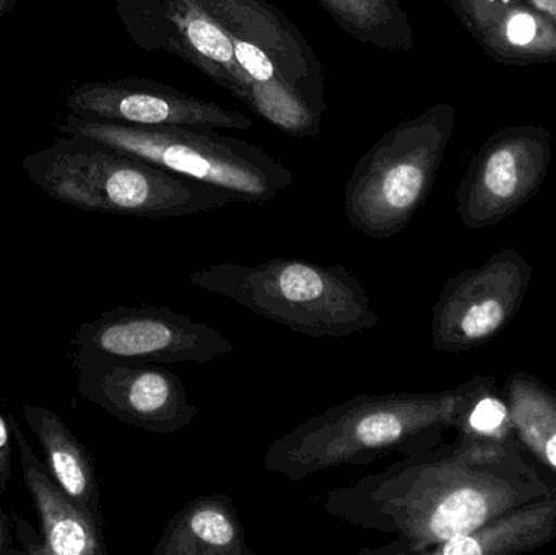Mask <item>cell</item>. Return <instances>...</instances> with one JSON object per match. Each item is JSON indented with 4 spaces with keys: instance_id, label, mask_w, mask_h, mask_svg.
<instances>
[{
    "instance_id": "5",
    "label": "cell",
    "mask_w": 556,
    "mask_h": 555,
    "mask_svg": "<svg viewBox=\"0 0 556 555\" xmlns=\"http://www.w3.org/2000/svg\"><path fill=\"white\" fill-rule=\"evenodd\" d=\"M59 129L217 186L247 204H269L293 182L291 169L266 150L212 127L132 126L68 114Z\"/></svg>"
},
{
    "instance_id": "27",
    "label": "cell",
    "mask_w": 556,
    "mask_h": 555,
    "mask_svg": "<svg viewBox=\"0 0 556 555\" xmlns=\"http://www.w3.org/2000/svg\"><path fill=\"white\" fill-rule=\"evenodd\" d=\"M521 2H528L529 3V0H521Z\"/></svg>"
},
{
    "instance_id": "4",
    "label": "cell",
    "mask_w": 556,
    "mask_h": 555,
    "mask_svg": "<svg viewBox=\"0 0 556 555\" xmlns=\"http://www.w3.org/2000/svg\"><path fill=\"white\" fill-rule=\"evenodd\" d=\"M189 283L307 338H346L379 323L362 280L342 264L296 257L212 264L192 273Z\"/></svg>"
},
{
    "instance_id": "21",
    "label": "cell",
    "mask_w": 556,
    "mask_h": 555,
    "mask_svg": "<svg viewBox=\"0 0 556 555\" xmlns=\"http://www.w3.org/2000/svg\"><path fill=\"white\" fill-rule=\"evenodd\" d=\"M463 384L464 400L454 427L456 440L480 445L519 443L508 401L500 393L495 378L476 375Z\"/></svg>"
},
{
    "instance_id": "14",
    "label": "cell",
    "mask_w": 556,
    "mask_h": 555,
    "mask_svg": "<svg viewBox=\"0 0 556 555\" xmlns=\"http://www.w3.org/2000/svg\"><path fill=\"white\" fill-rule=\"evenodd\" d=\"M9 424L18 446L23 481L41 520V543L31 554L106 555L103 527L59 488L46 466L36 458L12 416H9Z\"/></svg>"
},
{
    "instance_id": "10",
    "label": "cell",
    "mask_w": 556,
    "mask_h": 555,
    "mask_svg": "<svg viewBox=\"0 0 556 555\" xmlns=\"http://www.w3.org/2000/svg\"><path fill=\"white\" fill-rule=\"evenodd\" d=\"M551 136L535 126L498 130L470 163L459 189L457 214L470 230L505 220L534 198L547 176Z\"/></svg>"
},
{
    "instance_id": "15",
    "label": "cell",
    "mask_w": 556,
    "mask_h": 555,
    "mask_svg": "<svg viewBox=\"0 0 556 555\" xmlns=\"http://www.w3.org/2000/svg\"><path fill=\"white\" fill-rule=\"evenodd\" d=\"M153 555H256L233 501L201 495L188 502L166 525Z\"/></svg>"
},
{
    "instance_id": "8",
    "label": "cell",
    "mask_w": 556,
    "mask_h": 555,
    "mask_svg": "<svg viewBox=\"0 0 556 555\" xmlns=\"http://www.w3.org/2000/svg\"><path fill=\"white\" fill-rule=\"evenodd\" d=\"M532 273L525 256L508 248L492 254L482 266L450 277L431 313L433 348L460 354L505 331L521 310Z\"/></svg>"
},
{
    "instance_id": "24",
    "label": "cell",
    "mask_w": 556,
    "mask_h": 555,
    "mask_svg": "<svg viewBox=\"0 0 556 555\" xmlns=\"http://www.w3.org/2000/svg\"><path fill=\"white\" fill-rule=\"evenodd\" d=\"M16 553L12 544V537L9 533V525H7L5 515L0 508V555Z\"/></svg>"
},
{
    "instance_id": "25",
    "label": "cell",
    "mask_w": 556,
    "mask_h": 555,
    "mask_svg": "<svg viewBox=\"0 0 556 555\" xmlns=\"http://www.w3.org/2000/svg\"><path fill=\"white\" fill-rule=\"evenodd\" d=\"M529 3L556 22V0H529Z\"/></svg>"
},
{
    "instance_id": "2",
    "label": "cell",
    "mask_w": 556,
    "mask_h": 555,
    "mask_svg": "<svg viewBox=\"0 0 556 555\" xmlns=\"http://www.w3.org/2000/svg\"><path fill=\"white\" fill-rule=\"evenodd\" d=\"M464 384L441 393L358 394L301 422L264 453V469L298 482L340 466L437 449L456 427Z\"/></svg>"
},
{
    "instance_id": "11",
    "label": "cell",
    "mask_w": 556,
    "mask_h": 555,
    "mask_svg": "<svg viewBox=\"0 0 556 555\" xmlns=\"http://www.w3.org/2000/svg\"><path fill=\"white\" fill-rule=\"evenodd\" d=\"M75 368L78 393L127 426L173 436L199 416L181 378L160 364L75 354Z\"/></svg>"
},
{
    "instance_id": "19",
    "label": "cell",
    "mask_w": 556,
    "mask_h": 555,
    "mask_svg": "<svg viewBox=\"0 0 556 555\" xmlns=\"http://www.w3.org/2000/svg\"><path fill=\"white\" fill-rule=\"evenodd\" d=\"M503 393L519 442L556 476V393L526 371L509 375Z\"/></svg>"
},
{
    "instance_id": "6",
    "label": "cell",
    "mask_w": 556,
    "mask_h": 555,
    "mask_svg": "<svg viewBox=\"0 0 556 555\" xmlns=\"http://www.w3.org/2000/svg\"><path fill=\"white\" fill-rule=\"evenodd\" d=\"M454 133V108L441 103L389 129L353 166L343 211L375 240L404 231L425 204Z\"/></svg>"
},
{
    "instance_id": "1",
    "label": "cell",
    "mask_w": 556,
    "mask_h": 555,
    "mask_svg": "<svg viewBox=\"0 0 556 555\" xmlns=\"http://www.w3.org/2000/svg\"><path fill=\"white\" fill-rule=\"evenodd\" d=\"M554 494L526 462L519 443L456 442L407 455L376 475L327 494L326 510L394 543L359 554H428L493 518Z\"/></svg>"
},
{
    "instance_id": "26",
    "label": "cell",
    "mask_w": 556,
    "mask_h": 555,
    "mask_svg": "<svg viewBox=\"0 0 556 555\" xmlns=\"http://www.w3.org/2000/svg\"><path fill=\"white\" fill-rule=\"evenodd\" d=\"M16 3L18 0H0V18H3Z\"/></svg>"
},
{
    "instance_id": "12",
    "label": "cell",
    "mask_w": 556,
    "mask_h": 555,
    "mask_svg": "<svg viewBox=\"0 0 556 555\" xmlns=\"http://www.w3.org/2000/svg\"><path fill=\"white\" fill-rule=\"evenodd\" d=\"M71 114L81 119L132 126H201L248 130L253 119L149 78L87 81L67 97Z\"/></svg>"
},
{
    "instance_id": "3",
    "label": "cell",
    "mask_w": 556,
    "mask_h": 555,
    "mask_svg": "<svg viewBox=\"0 0 556 555\" xmlns=\"http://www.w3.org/2000/svg\"><path fill=\"white\" fill-rule=\"evenodd\" d=\"M23 168L49 198L87 212L173 218L238 202L217 186L71 134L29 153Z\"/></svg>"
},
{
    "instance_id": "7",
    "label": "cell",
    "mask_w": 556,
    "mask_h": 555,
    "mask_svg": "<svg viewBox=\"0 0 556 555\" xmlns=\"http://www.w3.org/2000/svg\"><path fill=\"white\" fill-rule=\"evenodd\" d=\"M230 36L251 88L283 84L314 110H326L316 51L287 15L267 0H192Z\"/></svg>"
},
{
    "instance_id": "20",
    "label": "cell",
    "mask_w": 556,
    "mask_h": 555,
    "mask_svg": "<svg viewBox=\"0 0 556 555\" xmlns=\"http://www.w3.org/2000/svg\"><path fill=\"white\" fill-rule=\"evenodd\" d=\"M340 29L363 45L410 51L414 29L399 0H317Z\"/></svg>"
},
{
    "instance_id": "23",
    "label": "cell",
    "mask_w": 556,
    "mask_h": 555,
    "mask_svg": "<svg viewBox=\"0 0 556 555\" xmlns=\"http://www.w3.org/2000/svg\"><path fill=\"white\" fill-rule=\"evenodd\" d=\"M12 472V446H10L9 419L0 414V495L5 491Z\"/></svg>"
},
{
    "instance_id": "22",
    "label": "cell",
    "mask_w": 556,
    "mask_h": 555,
    "mask_svg": "<svg viewBox=\"0 0 556 555\" xmlns=\"http://www.w3.org/2000/svg\"><path fill=\"white\" fill-rule=\"evenodd\" d=\"M132 41L146 51H165L186 61V48L163 0H114Z\"/></svg>"
},
{
    "instance_id": "13",
    "label": "cell",
    "mask_w": 556,
    "mask_h": 555,
    "mask_svg": "<svg viewBox=\"0 0 556 555\" xmlns=\"http://www.w3.org/2000/svg\"><path fill=\"white\" fill-rule=\"evenodd\" d=\"M502 62L556 61V22L521 0H444Z\"/></svg>"
},
{
    "instance_id": "16",
    "label": "cell",
    "mask_w": 556,
    "mask_h": 555,
    "mask_svg": "<svg viewBox=\"0 0 556 555\" xmlns=\"http://www.w3.org/2000/svg\"><path fill=\"white\" fill-rule=\"evenodd\" d=\"M23 417L41 445L49 475L75 504L85 508L103 527L101 495L93 458L84 443L71 432L67 424L54 411L25 404Z\"/></svg>"
},
{
    "instance_id": "9",
    "label": "cell",
    "mask_w": 556,
    "mask_h": 555,
    "mask_svg": "<svg viewBox=\"0 0 556 555\" xmlns=\"http://www.w3.org/2000/svg\"><path fill=\"white\" fill-rule=\"evenodd\" d=\"M75 354L146 364H211L235 345L169 306H116L75 332Z\"/></svg>"
},
{
    "instance_id": "18",
    "label": "cell",
    "mask_w": 556,
    "mask_h": 555,
    "mask_svg": "<svg viewBox=\"0 0 556 555\" xmlns=\"http://www.w3.org/2000/svg\"><path fill=\"white\" fill-rule=\"evenodd\" d=\"M186 48V62L250 104L251 81L238 64L233 42L224 28L192 0H163Z\"/></svg>"
},
{
    "instance_id": "17",
    "label": "cell",
    "mask_w": 556,
    "mask_h": 555,
    "mask_svg": "<svg viewBox=\"0 0 556 555\" xmlns=\"http://www.w3.org/2000/svg\"><path fill=\"white\" fill-rule=\"evenodd\" d=\"M556 540V494L535 499L490 520L472 533L451 538L430 555H513L531 553Z\"/></svg>"
}]
</instances>
